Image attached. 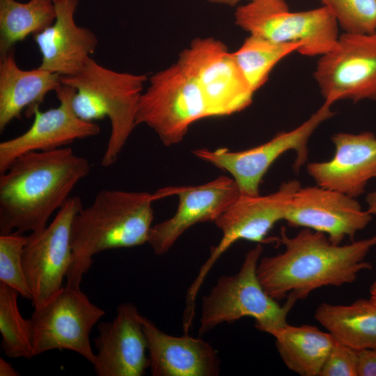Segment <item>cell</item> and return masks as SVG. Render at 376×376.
Instances as JSON below:
<instances>
[{
    "mask_svg": "<svg viewBox=\"0 0 376 376\" xmlns=\"http://www.w3.org/2000/svg\"><path fill=\"white\" fill-rule=\"evenodd\" d=\"M56 16L53 0H0V56L13 50L15 44L50 26Z\"/></svg>",
    "mask_w": 376,
    "mask_h": 376,
    "instance_id": "24",
    "label": "cell"
},
{
    "mask_svg": "<svg viewBox=\"0 0 376 376\" xmlns=\"http://www.w3.org/2000/svg\"><path fill=\"white\" fill-rule=\"evenodd\" d=\"M237 26L248 32L276 42H297L299 52L320 56L329 52L339 37L338 25L328 8L291 11L285 0H249L234 13Z\"/></svg>",
    "mask_w": 376,
    "mask_h": 376,
    "instance_id": "6",
    "label": "cell"
},
{
    "mask_svg": "<svg viewBox=\"0 0 376 376\" xmlns=\"http://www.w3.org/2000/svg\"><path fill=\"white\" fill-rule=\"evenodd\" d=\"M344 33L366 34L376 31V0H320Z\"/></svg>",
    "mask_w": 376,
    "mask_h": 376,
    "instance_id": "28",
    "label": "cell"
},
{
    "mask_svg": "<svg viewBox=\"0 0 376 376\" xmlns=\"http://www.w3.org/2000/svg\"><path fill=\"white\" fill-rule=\"evenodd\" d=\"M90 171L88 160L69 147L17 157L0 175V235L45 228Z\"/></svg>",
    "mask_w": 376,
    "mask_h": 376,
    "instance_id": "2",
    "label": "cell"
},
{
    "mask_svg": "<svg viewBox=\"0 0 376 376\" xmlns=\"http://www.w3.org/2000/svg\"><path fill=\"white\" fill-rule=\"evenodd\" d=\"M207 1L212 3L224 4L229 6H235L240 0H207Z\"/></svg>",
    "mask_w": 376,
    "mask_h": 376,
    "instance_id": "33",
    "label": "cell"
},
{
    "mask_svg": "<svg viewBox=\"0 0 376 376\" xmlns=\"http://www.w3.org/2000/svg\"><path fill=\"white\" fill-rule=\"evenodd\" d=\"M157 192L162 198L173 195L179 198L174 215L151 228L148 243L158 256L167 253L192 226L214 222L240 194L232 177L225 175L197 186L169 187Z\"/></svg>",
    "mask_w": 376,
    "mask_h": 376,
    "instance_id": "15",
    "label": "cell"
},
{
    "mask_svg": "<svg viewBox=\"0 0 376 376\" xmlns=\"http://www.w3.org/2000/svg\"><path fill=\"white\" fill-rule=\"evenodd\" d=\"M19 293L0 283V333L1 347L10 358L31 359L33 355V331L31 319L22 315L17 304Z\"/></svg>",
    "mask_w": 376,
    "mask_h": 376,
    "instance_id": "26",
    "label": "cell"
},
{
    "mask_svg": "<svg viewBox=\"0 0 376 376\" xmlns=\"http://www.w3.org/2000/svg\"><path fill=\"white\" fill-rule=\"evenodd\" d=\"M146 338L149 368L153 376H217L221 372L217 351L201 338L163 332L141 315Z\"/></svg>",
    "mask_w": 376,
    "mask_h": 376,
    "instance_id": "20",
    "label": "cell"
},
{
    "mask_svg": "<svg viewBox=\"0 0 376 376\" xmlns=\"http://www.w3.org/2000/svg\"><path fill=\"white\" fill-rule=\"evenodd\" d=\"M278 241L284 246L283 252L260 258L258 279L276 300L292 297L298 301L322 287L350 284L360 272L370 269L366 258L376 246V235L341 245L306 228L290 237L283 227Z\"/></svg>",
    "mask_w": 376,
    "mask_h": 376,
    "instance_id": "1",
    "label": "cell"
},
{
    "mask_svg": "<svg viewBox=\"0 0 376 376\" xmlns=\"http://www.w3.org/2000/svg\"><path fill=\"white\" fill-rule=\"evenodd\" d=\"M19 373L2 357L0 358V376H18Z\"/></svg>",
    "mask_w": 376,
    "mask_h": 376,
    "instance_id": "31",
    "label": "cell"
},
{
    "mask_svg": "<svg viewBox=\"0 0 376 376\" xmlns=\"http://www.w3.org/2000/svg\"><path fill=\"white\" fill-rule=\"evenodd\" d=\"M302 45L297 42H276L249 35L240 47L233 52L242 73L255 93L268 80L276 64Z\"/></svg>",
    "mask_w": 376,
    "mask_h": 376,
    "instance_id": "25",
    "label": "cell"
},
{
    "mask_svg": "<svg viewBox=\"0 0 376 376\" xmlns=\"http://www.w3.org/2000/svg\"><path fill=\"white\" fill-rule=\"evenodd\" d=\"M329 103L321 107L308 119L288 132L276 134L269 141L252 148L230 151L226 148L215 150L198 148L193 154L220 169L228 172L241 194L259 195V186L271 165L288 150L296 152L293 169L298 171L308 159V142L318 126L334 115Z\"/></svg>",
    "mask_w": 376,
    "mask_h": 376,
    "instance_id": "9",
    "label": "cell"
},
{
    "mask_svg": "<svg viewBox=\"0 0 376 376\" xmlns=\"http://www.w3.org/2000/svg\"><path fill=\"white\" fill-rule=\"evenodd\" d=\"M104 314L80 288L65 285L49 301L34 308L30 318L34 357L52 350H68L93 364L95 353L90 334Z\"/></svg>",
    "mask_w": 376,
    "mask_h": 376,
    "instance_id": "10",
    "label": "cell"
},
{
    "mask_svg": "<svg viewBox=\"0 0 376 376\" xmlns=\"http://www.w3.org/2000/svg\"><path fill=\"white\" fill-rule=\"evenodd\" d=\"M263 251L262 244L258 243L248 251L237 273L219 277L203 297L200 336L220 324L246 317L254 319L255 327L269 334L288 324L287 316L297 300L287 297L281 305L265 290L257 274Z\"/></svg>",
    "mask_w": 376,
    "mask_h": 376,
    "instance_id": "5",
    "label": "cell"
},
{
    "mask_svg": "<svg viewBox=\"0 0 376 376\" xmlns=\"http://www.w3.org/2000/svg\"><path fill=\"white\" fill-rule=\"evenodd\" d=\"M139 104L136 125L150 127L166 146L181 142L195 122L210 117L191 75L178 62L149 78Z\"/></svg>",
    "mask_w": 376,
    "mask_h": 376,
    "instance_id": "7",
    "label": "cell"
},
{
    "mask_svg": "<svg viewBox=\"0 0 376 376\" xmlns=\"http://www.w3.org/2000/svg\"><path fill=\"white\" fill-rule=\"evenodd\" d=\"M357 376H376V348L357 350Z\"/></svg>",
    "mask_w": 376,
    "mask_h": 376,
    "instance_id": "30",
    "label": "cell"
},
{
    "mask_svg": "<svg viewBox=\"0 0 376 376\" xmlns=\"http://www.w3.org/2000/svg\"><path fill=\"white\" fill-rule=\"evenodd\" d=\"M319 376H357V350L335 339Z\"/></svg>",
    "mask_w": 376,
    "mask_h": 376,
    "instance_id": "29",
    "label": "cell"
},
{
    "mask_svg": "<svg viewBox=\"0 0 376 376\" xmlns=\"http://www.w3.org/2000/svg\"><path fill=\"white\" fill-rule=\"evenodd\" d=\"M159 194L105 189L75 216L71 228L72 261L66 285L80 288L84 276L102 251L148 243Z\"/></svg>",
    "mask_w": 376,
    "mask_h": 376,
    "instance_id": "3",
    "label": "cell"
},
{
    "mask_svg": "<svg viewBox=\"0 0 376 376\" xmlns=\"http://www.w3.org/2000/svg\"><path fill=\"white\" fill-rule=\"evenodd\" d=\"M54 1H56V0H53Z\"/></svg>",
    "mask_w": 376,
    "mask_h": 376,
    "instance_id": "35",
    "label": "cell"
},
{
    "mask_svg": "<svg viewBox=\"0 0 376 376\" xmlns=\"http://www.w3.org/2000/svg\"><path fill=\"white\" fill-rule=\"evenodd\" d=\"M315 318L345 345L355 350L376 348V306L369 299L348 305L322 303Z\"/></svg>",
    "mask_w": 376,
    "mask_h": 376,
    "instance_id": "23",
    "label": "cell"
},
{
    "mask_svg": "<svg viewBox=\"0 0 376 376\" xmlns=\"http://www.w3.org/2000/svg\"><path fill=\"white\" fill-rule=\"evenodd\" d=\"M333 157L307 165L308 174L320 187L356 198L376 178V136L370 132H340L331 137Z\"/></svg>",
    "mask_w": 376,
    "mask_h": 376,
    "instance_id": "18",
    "label": "cell"
},
{
    "mask_svg": "<svg viewBox=\"0 0 376 376\" xmlns=\"http://www.w3.org/2000/svg\"><path fill=\"white\" fill-rule=\"evenodd\" d=\"M55 92L58 106L42 111L39 106L34 107L27 114L33 116L31 127L18 136L0 143V173L23 154L63 148L100 133L96 123L86 121L75 112L72 103L74 88L61 84Z\"/></svg>",
    "mask_w": 376,
    "mask_h": 376,
    "instance_id": "14",
    "label": "cell"
},
{
    "mask_svg": "<svg viewBox=\"0 0 376 376\" xmlns=\"http://www.w3.org/2000/svg\"><path fill=\"white\" fill-rule=\"evenodd\" d=\"M26 235L17 232L0 235V283L31 300V294L24 274L22 255Z\"/></svg>",
    "mask_w": 376,
    "mask_h": 376,
    "instance_id": "27",
    "label": "cell"
},
{
    "mask_svg": "<svg viewBox=\"0 0 376 376\" xmlns=\"http://www.w3.org/2000/svg\"><path fill=\"white\" fill-rule=\"evenodd\" d=\"M370 301L376 306V278L372 283L370 288Z\"/></svg>",
    "mask_w": 376,
    "mask_h": 376,
    "instance_id": "34",
    "label": "cell"
},
{
    "mask_svg": "<svg viewBox=\"0 0 376 376\" xmlns=\"http://www.w3.org/2000/svg\"><path fill=\"white\" fill-rule=\"evenodd\" d=\"M141 315L131 303L117 308L116 317L97 325L93 363L97 376H142L149 368Z\"/></svg>",
    "mask_w": 376,
    "mask_h": 376,
    "instance_id": "17",
    "label": "cell"
},
{
    "mask_svg": "<svg viewBox=\"0 0 376 376\" xmlns=\"http://www.w3.org/2000/svg\"><path fill=\"white\" fill-rule=\"evenodd\" d=\"M54 2V22L33 36L41 54L38 68L61 77L71 76L85 65L97 48L98 40L91 30L76 24L74 16L78 0Z\"/></svg>",
    "mask_w": 376,
    "mask_h": 376,
    "instance_id": "19",
    "label": "cell"
},
{
    "mask_svg": "<svg viewBox=\"0 0 376 376\" xmlns=\"http://www.w3.org/2000/svg\"><path fill=\"white\" fill-rule=\"evenodd\" d=\"M149 78L144 74L118 72L91 57L75 75L61 77V82L75 88L72 107L81 119L108 118L111 133L101 160L103 167L114 164L134 128L143 86Z\"/></svg>",
    "mask_w": 376,
    "mask_h": 376,
    "instance_id": "4",
    "label": "cell"
},
{
    "mask_svg": "<svg viewBox=\"0 0 376 376\" xmlns=\"http://www.w3.org/2000/svg\"><path fill=\"white\" fill-rule=\"evenodd\" d=\"M355 198L320 186L299 187L292 197L284 220L290 227L324 233L334 244L351 240L371 221Z\"/></svg>",
    "mask_w": 376,
    "mask_h": 376,
    "instance_id": "16",
    "label": "cell"
},
{
    "mask_svg": "<svg viewBox=\"0 0 376 376\" xmlns=\"http://www.w3.org/2000/svg\"><path fill=\"white\" fill-rule=\"evenodd\" d=\"M277 351L292 372L302 376H319L335 338L312 325L288 323L274 331Z\"/></svg>",
    "mask_w": 376,
    "mask_h": 376,
    "instance_id": "22",
    "label": "cell"
},
{
    "mask_svg": "<svg viewBox=\"0 0 376 376\" xmlns=\"http://www.w3.org/2000/svg\"><path fill=\"white\" fill-rule=\"evenodd\" d=\"M82 207L80 197H70L49 224L26 235L22 261L33 308L49 301L63 287L72 261V224Z\"/></svg>",
    "mask_w": 376,
    "mask_h": 376,
    "instance_id": "12",
    "label": "cell"
},
{
    "mask_svg": "<svg viewBox=\"0 0 376 376\" xmlns=\"http://www.w3.org/2000/svg\"><path fill=\"white\" fill-rule=\"evenodd\" d=\"M301 187L296 180L283 182L271 194L262 196L240 194L238 198L214 221L222 237L210 250L209 257L187 290L186 308L194 309L198 291L213 265L237 241L245 240L257 244L278 241L267 237L274 226L284 220L287 207Z\"/></svg>",
    "mask_w": 376,
    "mask_h": 376,
    "instance_id": "8",
    "label": "cell"
},
{
    "mask_svg": "<svg viewBox=\"0 0 376 376\" xmlns=\"http://www.w3.org/2000/svg\"><path fill=\"white\" fill-rule=\"evenodd\" d=\"M368 205L367 210L372 214L376 215V191L369 193L366 198Z\"/></svg>",
    "mask_w": 376,
    "mask_h": 376,
    "instance_id": "32",
    "label": "cell"
},
{
    "mask_svg": "<svg viewBox=\"0 0 376 376\" xmlns=\"http://www.w3.org/2000/svg\"><path fill=\"white\" fill-rule=\"evenodd\" d=\"M319 57L313 77L324 102L376 100V31L343 33Z\"/></svg>",
    "mask_w": 376,
    "mask_h": 376,
    "instance_id": "13",
    "label": "cell"
},
{
    "mask_svg": "<svg viewBox=\"0 0 376 376\" xmlns=\"http://www.w3.org/2000/svg\"><path fill=\"white\" fill-rule=\"evenodd\" d=\"M194 78L210 117L229 116L246 109L254 95L233 52L212 37L197 38L178 61Z\"/></svg>",
    "mask_w": 376,
    "mask_h": 376,
    "instance_id": "11",
    "label": "cell"
},
{
    "mask_svg": "<svg viewBox=\"0 0 376 376\" xmlns=\"http://www.w3.org/2000/svg\"><path fill=\"white\" fill-rule=\"evenodd\" d=\"M61 84V76L37 68H20L14 49L0 59V132L24 110L26 114L42 103L47 94Z\"/></svg>",
    "mask_w": 376,
    "mask_h": 376,
    "instance_id": "21",
    "label": "cell"
}]
</instances>
